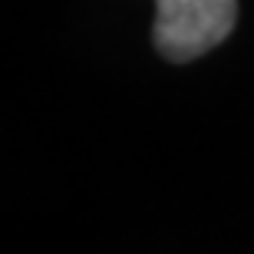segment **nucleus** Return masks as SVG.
I'll return each mask as SVG.
<instances>
[{"instance_id": "f257e3e1", "label": "nucleus", "mask_w": 254, "mask_h": 254, "mask_svg": "<svg viewBox=\"0 0 254 254\" xmlns=\"http://www.w3.org/2000/svg\"><path fill=\"white\" fill-rule=\"evenodd\" d=\"M238 0H155L152 40L165 60L185 63L215 50L231 33Z\"/></svg>"}]
</instances>
